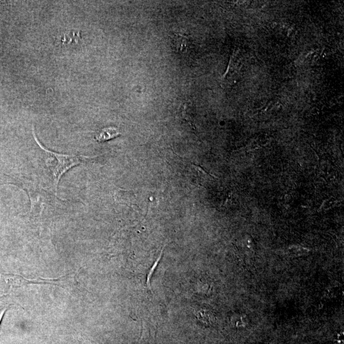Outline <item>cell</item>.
<instances>
[{
  "label": "cell",
  "instance_id": "obj_1",
  "mask_svg": "<svg viewBox=\"0 0 344 344\" xmlns=\"http://www.w3.org/2000/svg\"><path fill=\"white\" fill-rule=\"evenodd\" d=\"M34 138L37 143L44 152L47 153L52 158L55 159V161L51 159L46 158L45 165L49 169L50 173L53 178V185L55 189L56 194H57L58 185L60 183L61 178L65 173L75 166L81 164L86 159H90L89 157L81 156L77 154H64L52 152L47 150L43 147V145L39 142L34 133Z\"/></svg>",
  "mask_w": 344,
  "mask_h": 344
},
{
  "label": "cell",
  "instance_id": "obj_2",
  "mask_svg": "<svg viewBox=\"0 0 344 344\" xmlns=\"http://www.w3.org/2000/svg\"><path fill=\"white\" fill-rule=\"evenodd\" d=\"M172 47L174 51L181 56L189 54L190 41L189 37L181 35H173L171 36Z\"/></svg>",
  "mask_w": 344,
  "mask_h": 344
},
{
  "label": "cell",
  "instance_id": "obj_3",
  "mask_svg": "<svg viewBox=\"0 0 344 344\" xmlns=\"http://www.w3.org/2000/svg\"><path fill=\"white\" fill-rule=\"evenodd\" d=\"M121 135L120 132L114 127L106 128L99 131L95 136V139L99 142H104L112 140Z\"/></svg>",
  "mask_w": 344,
  "mask_h": 344
},
{
  "label": "cell",
  "instance_id": "obj_4",
  "mask_svg": "<svg viewBox=\"0 0 344 344\" xmlns=\"http://www.w3.org/2000/svg\"><path fill=\"white\" fill-rule=\"evenodd\" d=\"M163 250H164V247H163V248L162 249V250H161L160 255H159L158 259H157L156 263H154V265H153L152 268H151L150 272L149 273V274L148 276V279H147V285H148L149 289H150V291H151L150 282V278H151V277H152V276L153 272H154L155 268H156V266H158L159 261H160L161 258V257H162V255H163Z\"/></svg>",
  "mask_w": 344,
  "mask_h": 344
},
{
  "label": "cell",
  "instance_id": "obj_5",
  "mask_svg": "<svg viewBox=\"0 0 344 344\" xmlns=\"http://www.w3.org/2000/svg\"><path fill=\"white\" fill-rule=\"evenodd\" d=\"M5 312H6V309L4 310L3 311L1 312V314H0V323H1L2 318H3L4 314H5Z\"/></svg>",
  "mask_w": 344,
  "mask_h": 344
}]
</instances>
